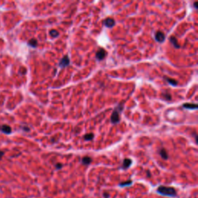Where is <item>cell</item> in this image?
<instances>
[{"mask_svg":"<svg viewBox=\"0 0 198 198\" xmlns=\"http://www.w3.org/2000/svg\"><path fill=\"white\" fill-rule=\"evenodd\" d=\"M92 162V159L90 156H84L81 159V162L84 165H89L91 164V162Z\"/></svg>","mask_w":198,"mask_h":198,"instance_id":"13","label":"cell"},{"mask_svg":"<svg viewBox=\"0 0 198 198\" xmlns=\"http://www.w3.org/2000/svg\"><path fill=\"white\" fill-rule=\"evenodd\" d=\"M132 164V160L131 159H128V158H126L123 160V163H122V168L123 169H129L131 165Z\"/></svg>","mask_w":198,"mask_h":198,"instance_id":"7","label":"cell"},{"mask_svg":"<svg viewBox=\"0 0 198 198\" xmlns=\"http://www.w3.org/2000/svg\"><path fill=\"white\" fill-rule=\"evenodd\" d=\"M194 8L195 9H197L198 8V7H197V2H194Z\"/></svg>","mask_w":198,"mask_h":198,"instance_id":"23","label":"cell"},{"mask_svg":"<svg viewBox=\"0 0 198 198\" xmlns=\"http://www.w3.org/2000/svg\"><path fill=\"white\" fill-rule=\"evenodd\" d=\"M169 40H170L171 44H172L174 46V47H175V48H180V44H178V41H177V40H176V38L175 37H173V36H171V37H170V38H169Z\"/></svg>","mask_w":198,"mask_h":198,"instance_id":"12","label":"cell"},{"mask_svg":"<svg viewBox=\"0 0 198 198\" xmlns=\"http://www.w3.org/2000/svg\"><path fill=\"white\" fill-rule=\"evenodd\" d=\"M50 35L53 37V38H56V37H57L59 36V32L57 30H51L50 31Z\"/></svg>","mask_w":198,"mask_h":198,"instance_id":"17","label":"cell"},{"mask_svg":"<svg viewBox=\"0 0 198 198\" xmlns=\"http://www.w3.org/2000/svg\"><path fill=\"white\" fill-rule=\"evenodd\" d=\"M123 110V102L119 104L117 107L115 108L114 111H113L112 115L111 116V122L112 124H116L119 122L120 121V114L122 113Z\"/></svg>","mask_w":198,"mask_h":198,"instance_id":"2","label":"cell"},{"mask_svg":"<svg viewBox=\"0 0 198 198\" xmlns=\"http://www.w3.org/2000/svg\"><path fill=\"white\" fill-rule=\"evenodd\" d=\"M156 193L159 195L169 197H175L177 196V191L176 188L173 187H166V186H159L156 189Z\"/></svg>","mask_w":198,"mask_h":198,"instance_id":"1","label":"cell"},{"mask_svg":"<svg viewBox=\"0 0 198 198\" xmlns=\"http://www.w3.org/2000/svg\"><path fill=\"white\" fill-rule=\"evenodd\" d=\"M106 51L104 50L103 48H100V49H98V50L97 51L96 53V59L98 60H102L104 59L105 57V56H106Z\"/></svg>","mask_w":198,"mask_h":198,"instance_id":"4","label":"cell"},{"mask_svg":"<svg viewBox=\"0 0 198 198\" xmlns=\"http://www.w3.org/2000/svg\"><path fill=\"white\" fill-rule=\"evenodd\" d=\"M0 131L5 133V134H10L12 132V129L9 125H2L0 126Z\"/></svg>","mask_w":198,"mask_h":198,"instance_id":"8","label":"cell"},{"mask_svg":"<svg viewBox=\"0 0 198 198\" xmlns=\"http://www.w3.org/2000/svg\"><path fill=\"white\" fill-rule=\"evenodd\" d=\"M28 45L35 48V47H37V40L36 39H31L29 40V42H28Z\"/></svg>","mask_w":198,"mask_h":198,"instance_id":"15","label":"cell"},{"mask_svg":"<svg viewBox=\"0 0 198 198\" xmlns=\"http://www.w3.org/2000/svg\"><path fill=\"white\" fill-rule=\"evenodd\" d=\"M103 197H104V198H109L110 197V194L108 192H104L103 193Z\"/></svg>","mask_w":198,"mask_h":198,"instance_id":"20","label":"cell"},{"mask_svg":"<svg viewBox=\"0 0 198 198\" xmlns=\"http://www.w3.org/2000/svg\"><path fill=\"white\" fill-rule=\"evenodd\" d=\"M146 175H147L148 177H151V173H150V172L148 171V170L146 171Z\"/></svg>","mask_w":198,"mask_h":198,"instance_id":"21","label":"cell"},{"mask_svg":"<svg viewBox=\"0 0 198 198\" xmlns=\"http://www.w3.org/2000/svg\"><path fill=\"white\" fill-rule=\"evenodd\" d=\"M69 64H70V58L67 55L63 56V57L60 60V63H59V66L60 67H66Z\"/></svg>","mask_w":198,"mask_h":198,"instance_id":"5","label":"cell"},{"mask_svg":"<svg viewBox=\"0 0 198 198\" xmlns=\"http://www.w3.org/2000/svg\"><path fill=\"white\" fill-rule=\"evenodd\" d=\"M155 39L159 43H163L166 40V36L164 33H162V31H158L155 34Z\"/></svg>","mask_w":198,"mask_h":198,"instance_id":"3","label":"cell"},{"mask_svg":"<svg viewBox=\"0 0 198 198\" xmlns=\"http://www.w3.org/2000/svg\"><path fill=\"white\" fill-rule=\"evenodd\" d=\"M55 167H56V169H60L63 167V164H62V163H60V162H59V163H56V164Z\"/></svg>","mask_w":198,"mask_h":198,"instance_id":"19","label":"cell"},{"mask_svg":"<svg viewBox=\"0 0 198 198\" xmlns=\"http://www.w3.org/2000/svg\"><path fill=\"white\" fill-rule=\"evenodd\" d=\"M183 107L184 108L190 109V110H197V104H191V103H185L183 104Z\"/></svg>","mask_w":198,"mask_h":198,"instance_id":"9","label":"cell"},{"mask_svg":"<svg viewBox=\"0 0 198 198\" xmlns=\"http://www.w3.org/2000/svg\"><path fill=\"white\" fill-rule=\"evenodd\" d=\"M3 155H4V152H2V151L0 150V159H2V157L3 156Z\"/></svg>","mask_w":198,"mask_h":198,"instance_id":"22","label":"cell"},{"mask_svg":"<svg viewBox=\"0 0 198 198\" xmlns=\"http://www.w3.org/2000/svg\"><path fill=\"white\" fill-rule=\"evenodd\" d=\"M104 26L108 27V28H111V27H113L115 25V21L114 19L108 17V18L104 19Z\"/></svg>","mask_w":198,"mask_h":198,"instance_id":"6","label":"cell"},{"mask_svg":"<svg viewBox=\"0 0 198 198\" xmlns=\"http://www.w3.org/2000/svg\"><path fill=\"white\" fill-rule=\"evenodd\" d=\"M165 95V98L166 99V100H169V101H170L171 100V95L170 94H169V93H166L164 95Z\"/></svg>","mask_w":198,"mask_h":198,"instance_id":"18","label":"cell"},{"mask_svg":"<svg viewBox=\"0 0 198 198\" xmlns=\"http://www.w3.org/2000/svg\"><path fill=\"white\" fill-rule=\"evenodd\" d=\"M159 154L163 159H168V158H169L167 152L166 151L165 148H160L159 151Z\"/></svg>","mask_w":198,"mask_h":198,"instance_id":"11","label":"cell"},{"mask_svg":"<svg viewBox=\"0 0 198 198\" xmlns=\"http://www.w3.org/2000/svg\"><path fill=\"white\" fill-rule=\"evenodd\" d=\"M164 78L169 84H171V85H173V86H176L178 84V82L176 81V80H174V79L169 78V77H164Z\"/></svg>","mask_w":198,"mask_h":198,"instance_id":"14","label":"cell"},{"mask_svg":"<svg viewBox=\"0 0 198 198\" xmlns=\"http://www.w3.org/2000/svg\"><path fill=\"white\" fill-rule=\"evenodd\" d=\"M132 180H126V181H123V182H121L118 183V186L120 187H129L132 184Z\"/></svg>","mask_w":198,"mask_h":198,"instance_id":"10","label":"cell"},{"mask_svg":"<svg viewBox=\"0 0 198 198\" xmlns=\"http://www.w3.org/2000/svg\"><path fill=\"white\" fill-rule=\"evenodd\" d=\"M94 139V134L93 133H88L84 136V139L86 141H91Z\"/></svg>","mask_w":198,"mask_h":198,"instance_id":"16","label":"cell"}]
</instances>
